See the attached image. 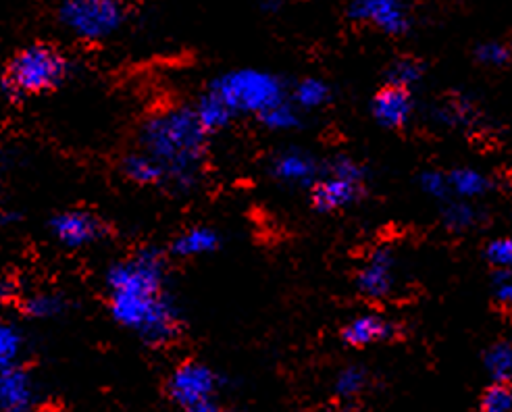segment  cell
Instances as JSON below:
<instances>
[{
    "instance_id": "ba28073f",
    "label": "cell",
    "mask_w": 512,
    "mask_h": 412,
    "mask_svg": "<svg viewBox=\"0 0 512 412\" xmlns=\"http://www.w3.org/2000/svg\"><path fill=\"white\" fill-rule=\"evenodd\" d=\"M217 390L219 375L209 365L196 363V360H188V363L179 365L167 381L169 398L182 410L192 404L215 398Z\"/></svg>"
},
{
    "instance_id": "7c38bea8",
    "label": "cell",
    "mask_w": 512,
    "mask_h": 412,
    "mask_svg": "<svg viewBox=\"0 0 512 412\" xmlns=\"http://www.w3.org/2000/svg\"><path fill=\"white\" fill-rule=\"evenodd\" d=\"M323 167H319L313 154L300 148H290L279 152L271 163V173L277 182L296 188H313Z\"/></svg>"
},
{
    "instance_id": "1f68e13d",
    "label": "cell",
    "mask_w": 512,
    "mask_h": 412,
    "mask_svg": "<svg viewBox=\"0 0 512 412\" xmlns=\"http://www.w3.org/2000/svg\"><path fill=\"white\" fill-rule=\"evenodd\" d=\"M492 296L504 311H512V271H494Z\"/></svg>"
},
{
    "instance_id": "9c48e42d",
    "label": "cell",
    "mask_w": 512,
    "mask_h": 412,
    "mask_svg": "<svg viewBox=\"0 0 512 412\" xmlns=\"http://www.w3.org/2000/svg\"><path fill=\"white\" fill-rule=\"evenodd\" d=\"M396 286V256L392 248H375L354 275V288L367 300H383Z\"/></svg>"
},
{
    "instance_id": "30bf717a",
    "label": "cell",
    "mask_w": 512,
    "mask_h": 412,
    "mask_svg": "<svg viewBox=\"0 0 512 412\" xmlns=\"http://www.w3.org/2000/svg\"><path fill=\"white\" fill-rule=\"evenodd\" d=\"M50 234L67 248H86L107 236V225L90 211H63L50 221Z\"/></svg>"
},
{
    "instance_id": "f1b7e54d",
    "label": "cell",
    "mask_w": 512,
    "mask_h": 412,
    "mask_svg": "<svg viewBox=\"0 0 512 412\" xmlns=\"http://www.w3.org/2000/svg\"><path fill=\"white\" fill-rule=\"evenodd\" d=\"M417 184H419V190L435 200V202H446L452 198L450 194V186H448V173L446 171H440V169H423L417 177Z\"/></svg>"
},
{
    "instance_id": "83f0119b",
    "label": "cell",
    "mask_w": 512,
    "mask_h": 412,
    "mask_svg": "<svg viewBox=\"0 0 512 412\" xmlns=\"http://www.w3.org/2000/svg\"><path fill=\"white\" fill-rule=\"evenodd\" d=\"M475 61L485 67H506L512 63V44L504 40H485L475 46Z\"/></svg>"
},
{
    "instance_id": "603a6c76",
    "label": "cell",
    "mask_w": 512,
    "mask_h": 412,
    "mask_svg": "<svg viewBox=\"0 0 512 412\" xmlns=\"http://www.w3.org/2000/svg\"><path fill=\"white\" fill-rule=\"evenodd\" d=\"M371 375L363 365H348L344 367L334 381V390L336 396L342 400H354L358 396H363L365 390L369 388Z\"/></svg>"
},
{
    "instance_id": "d6a6232c",
    "label": "cell",
    "mask_w": 512,
    "mask_h": 412,
    "mask_svg": "<svg viewBox=\"0 0 512 412\" xmlns=\"http://www.w3.org/2000/svg\"><path fill=\"white\" fill-rule=\"evenodd\" d=\"M184 412H227V410L215 398H211V400H204V402L184 408Z\"/></svg>"
},
{
    "instance_id": "277c9868",
    "label": "cell",
    "mask_w": 512,
    "mask_h": 412,
    "mask_svg": "<svg viewBox=\"0 0 512 412\" xmlns=\"http://www.w3.org/2000/svg\"><path fill=\"white\" fill-rule=\"evenodd\" d=\"M213 90L234 115H263L277 102L288 98L286 84L271 71L242 67L227 71L211 82Z\"/></svg>"
},
{
    "instance_id": "d4e9b609",
    "label": "cell",
    "mask_w": 512,
    "mask_h": 412,
    "mask_svg": "<svg viewBox=\"0 0 512 412\" xmlns=\"http://www.w3.org/2000/svg\"><path fill=\"white\" fill-rule=\"evenodd\" d=\"M425 75V65L415 57H400L386 71V84L413 90Z\"/></svg>"
},
{
    "instance_id": "836d02e7",
    "label": "cell",
    "mask_w": 512,
    "mask_h": 412,
    "mask_svg": "<svg viewBox=\"0 0 512 412\" xmlns=\"http://www.w3.org/2000/svg\"><path fill=\"white\" fill-rule=\"evenodd\" d=\"M279 7H281V0H263V3H261V9L265 13H277Z\"/></svg>"
},
{
    "instance_id": "44dd1931",
    "label": "cell",
    "mask_w": 512,
    "mask_h": 412,
    "mask_svg": "<svg viewBox=\"0 0 512 412\" xmlns=\"http://www.w3.org/2000/svg\"><path fill=\"white\" fill-rule=\"evenodd\" d=\"M483 365L492 383H512V344L506 340L494 342L483 354Z\"/></svg>"
},
{
    "instance_id": "ac0fdd59",
    "label": "cell",
    "mask_w": 512,
    "mask_h": 412,
    "mask_svg": "<svg viewBox=\"0 0 512 412\" xmlns=\"http://www.w3.org/2000/svg\"><path fill=\"white\" fill-rule=\"evenodd\" d=\"M194 113L198 123L202 125V130L207 134H217L225 130V127L236 119L234 111L229 109L213 90H207L200 96L198 105L194 107Z\"/></svg>"
},
{
    "instance_id": "9a60e30c",
    "label": "cell",
    "mask_w": 512,
    "mask_h": 412,
    "mask_svg": "<svg viewBox=\"0 0 512 412\" xmlns=\"http://www.w3.org/2000/svg\"><path fill=\"white\" fill-rule=\"evenodd\" d=\"M221 246L219 231L207 225H196L186 229L184 234H179L173 244L171 252L179 259H198L204 254H213Z\"/></svg>"
},
{
    "instance_id": "2e32d148",
    "label": "cell",
    "mask_w": 512,
    "mask_h": 412,
    "mask_svg": "<svg viewBox=\"0 0 512 412\" xmlns=\"http://www.w3.org/2000/svg\"><path fill=\"white\" fill-rule=\"evenodd\" d=\"M448 173V186L452 198L475 202L483 196H488L494 188L492 179L479 169L473 167H454Z\"/></svg>"
},
{
    "instance_id": "5bb4252c",
    "label": "cell",
    "mask_w": 512,
    "mask_h": 412,
    "mask_svg": "<svg viewBox=\"0 0 512 412\" xmlns=\"http://www.w3.org/2000/svg\"><path fill=\"white\" fill-rule=\"evenodd\" d=\"M36 388L30 373L17 367L0 371V412H30Z\"/></svg>"
},
{
    "instance_id": "8992f818",
    "label": "cell",
    "mask_w": 512,
    "mask_h": 412,
    "mask_svg": "<svg viewBox=\"0 0 512 412\" xmlns=\"http://www.w3.org/2000/svg\"><path fill=\"white\" fill-rule=\"evenodd\" d=\"M61 28L82 42L113 38L127 19L123 0H61L57 7Z\"/></svg>"
},
{
    "instance_id": "cb8c5ba5",
    "label": "cell",
    "mask_w": 512,
    "mask_h": 412,
    "mask_svg": "<svg viewBox=\"0 0 512 412\" xmlns=\"http://www.w3.org/2000/svg\"><path fill=\"white\" fill-rule=\"evenodd\" d=\"M259 121L271 132H290L300 125V109L294 105L292 98H284L259 115Z\"/></svg>"
},
{
    "instance_id": "f546056e",
    "label": "cell",
    "mask_w": 512,
    "mask_h": 412,
    "mask_svg": "<svg viewBox=\"0 0 512 412\" xmlns=\"http://www.w3.org/2000/svg\"><path fill=\"white\" fill-rule=\"evenodd\" d=\"M483 256L494 271H512V236L492 238L485 244Z\"/></svg>"
},
{
    "instance_id": "d590c367",
    "label": "cell",
    "mask_w": 512,
    "mask_h": 412,
    "mask_svg": "<svg viewBox=\"0 0 512 412\" xmlns=\"http://www.w3.org/2000/svg\"><path fill=\"white\" fill-rule=\"evenodd\" d=\"M0 167H3V150H0Z\"/></svg>"
},
{
    "instance_id": "52a82bcc",
    "label": "cell",
    "mask_w": 512,
    "mask_h": 412,
    "mask_svg": "<svg viewBox=\"0 0 512 412\" xmlns=\"http://www.w3.org/2000/svg\"><path fill=\"white\" fill-rule=\"evenodd\" d=\"M346 17L352 23L369 25V28L400 38L411 32L415 23L413 0H350Z\"/></svg>"
},
{
    "instance_id": "ffe728a7",
    "label": "cell",
    "mask_w": 512,
    "mask_h": 412,
    "mask_svg": "<svg viewBox=\"0 0 512 412\" xmlns=\"http://www.w3.org/2000/svg\"><path fill=\"white\" fill-rule=\"evenodd\" d=\"M292 102L300 111H317L331 102V88L321 77H304L294 86Z\"/></svg>"
},
{
    "instance_id": "7402d4cb",
    "label": "cell",
    "mask_w": 512,
    "mask_h": 412,
    "mask_svg": "<svg viewBox=\"0 0 512 412\" xmlns=\"http://www.w3.org/2000/svg\"><path fill=\"white\" fill-rule=\"evenodd\" d=\"M477 107L467 98H448L435 109V119L446 127H471L477 121Z\"/></svg>"
},
{
    "instance_id": "e0dca14e",
    "label": "cell",
    "mask_w": 512,
    "mask_h": 412,
    "mask_svg": "<svg viewBox=\"0 0 512 412\" xmlns=\"http://www.w3.org/2000/svg\"><path fill=\"white\" fill-rule=\"evenodd\" d=\"M440 206H442L440 209L442 225L450 231V234H467V231L483 223V213L475 202L450 198Z\"/></svg>"
},
{
    "instance_id": "484cf974",
    "label": "cell",
    "mask_w": 512,
    "mask_h": 412,
    "mask_svg": "<svg viewBox=\"0 0 512 412\" xmlns=\"http://www.w3.org/2000/svg\"><path fill=\"white\" fill-rule=\"evenodd\" d=\"M23 311L32 319H53L65 311V298L53 292H40L23 302Z\"/></svg>"
},
{
    "instance_id": "d6986e66",
    "label": "cell",
    "mask_w": 512,
    "mask_h": 412,
    "mask_svg": "<svg viewBox=\"0 0 512 412\" xmlns=\"http://www.w3.org/2000/svg\"><path fill=\"white\" fill-rule=\"evenodd\" d=\"M123 173L127 179H132L134 184L140 186H155L165 182V171L163 167L148 157L146 152H132L123 159Z\"/></svg>"
},
{
    "instance_id": "4316f807",
    "label": "cell",
    "mask_w": 512,
    "mask_h": 412,
    "mask_svg": "<svg viewBox=\"0 0 512 412\" xmlns=\"http://www.w3.org/2000/svg\"><path fill=\"white\" fill-rule=\"evenodd\" d=\"M23 350L21 331L11 323H0V371L17 367Z\"/></svg>"
},
{
    "instance_id": "4fadbf2b",
    "label": "cell",
    "mask_w": 512,
    "mask_h": 412,
    "mask_svg": "<svg viewBox=\"0 0 512 412\" xmlns=\"http://www.w3.org/2000/svg\"><path fill=\"white\" fill-rule=\"evenodd\" d=\"M398 336H400L398 325L375 313H365L350 319L340 333L342 342L350 348H369L375 344H388Z\"/></svg>"
},
{
    "instance_id": "e575fe53",
    "label": "cell",
    "mask_w": 512,
    "mask_h": 412,
    "mask_svg": "<svg viewBox=\"0 0 512 412\" xmlns=\"http://www.w3.org/2000/svg\"><path fill=\"white\" fill-rule=\"evenodd\" d=\"M13 294V283L0 281V298H9Z\"/></svg>"
},
{
    "instance_id": "8fae6325",
    "label": "cell",
    "mask_w": 512,
    "mask_h": 412,
    "mask_svg": "<svg viewBox=\"0 0 512 412\" xmlns=\"http://www.w3.org/2000/svg\"><path fill=\"white\" fill-rule=\"evenodd\" d=\"M415 111L413 90H406L400 86L386 84L377 90L371 100V115L377 125L386 127V130H402L406 123L411 121Z\"/></svg>"
},
{
    "instance_id": "7a4b0ae2",
    "label": "cell",
    "mask_w": 512,
    "mask_h": 412,
    "mask_svg": "<svg viewBox=\"0 0 512 412\" xmlns=\"http://www.w3.org/2000/svg\"><path fill=\"white\" fill-rule=\"evenodd\" d=\"M207 138L194 109L169 107L144 121L140 146L163 167L165 179L179 190H190L202 169Z\"/></svg>"
},
{
    "instance_id": "6da1fadb",
    "label": "cell",
    "mask_w": 512,
    "mask_h": 412,
    "mask_svg": "<svg viewBox=\"0 0 512 412\" xmlns=\"http://www.w3.org/2000/svg\"><path fill=\"white\" fill-rule=\"evenodd\" d=\"M165 277V256L157 248H142L107 273L111 317L150 346L171 344L182 329Z\"/></svg>"
},
{
    "instance_id": "3957f363",
    "label": "cell",
    "mask_w": 512,
    "mask_h": 412,
    "mask_svg": "<svg viewBox=\"0 0 512 412\" xmlns=\"http://www.w3.org/2000/svg\"><path fill=\"white\" fill-rule=\"evenodd\" d=\"M69 59L53 44H30L9 61L3 86L7 96H34L55 90L65 82Z\"/></svg>"
},
{
    "instance_id": "4dcf8cb0",
    "label": "cell",
    "mask_w": 512,
    "mask_h": 412,
    "mask_svg": "<svg viewBox=\"0 0 512 412\" xmlns=\"http://www.w3.org/2000/svg\"><path fill=\"white\" fill-rule=\"evenodd\" d=\"M481 412H512V383H492L479 402Z\"/></svg>"
},
{
    "instance_id": "5b68a950",
    "label": "cell",
    "mask_w": 512,
    "mask_h": 412,
    "mask_svg": "<svg viewBox=\"0 0 512 412\" xmlns=\"http://www.w3.org/2000/svg\"><path fill=\"white\" fill-rule=\"evenodd\" d=\"M367 196V169L348 154H338L323 167L311 188L313 209L331 215L350 209Z\"/></svg>"
}]
</instances>
